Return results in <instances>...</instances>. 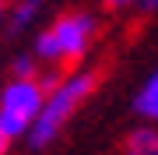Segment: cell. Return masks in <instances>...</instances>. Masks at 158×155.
Segmentation results:
<instances>
[{
  "instance_id": "obj_1",
  "label": "cell",
  "mask_w": 158,
  "mask_h": 155,
  "mask_svg": "<svg viewBox=\"0 0 158 155\" xmlns=\"http://www.w3.org/2000/svg\"><path fill=\"white\" fill-rule=\"evenodd\" d=\"M95 85H98V74L91 67H74L67 74H60L49 88H46L42 109H39V116H35L32 131L25 134L28 148L32 152L49 148V144L63 134V127L77 116V109L95 95Z\"/></svg>"
},
{
  "instance_id": "obj_2",
  "label": "cell",
  "mask_w": 158,
  "mask_h": 155,
  "mask_svg": "<svg viewBox=\"0 0 158 155\" xmlns=\"http://www.w3.org/2000/svg\"><path fill=\"white\" fill-rule=\"evenodd\" d=\"M98 35V18L88 11H67L53 18L46 28L35 35L32 57L46 67H63V63H81L88 57L91 42Z\"/></svg>"
},
{
  "instance_id": "obj_3",
  "label": "cell",
  "mask_w": 158,
  "mask_h": 155,
  "mask_svg": "<svg viewBox=\"0 0 158 155\" xmlns=\"http://www.w3.org/2000/svg\"><path fill=\"white\" fill-rule=\"evenodd\" d=\"M42 95L46 85L35 78H11L0 88V134L7 141H25V134L32 131L35 116L42 109Z\"/></svg>"
},
{
  "instance_id": "obj_4",
  "label": "cell",
  "mask_w": 158,
  "mask_h": 155,
  "mask_svg": "<svg viewBox=\"0 0 158 155\" xmlns=\"http://www.w3.org/2000/svg\"><path fill=\"white\" fill-rule=\"evenodd\" d=\"M42 7H46V0H11V7H7V14H4V28L11 35L32 32L35 21L42 18Z\"/></svg>"
},
{
  "instance_id": "obj_5",
  "label": "cell",
  "mask_w": 158,
  "mask_h": 155,
  "mask_svg": "<svg viewBox=\"0 0 158 155\" xmlns=\"http://www.w3.org/2000/svg\"><path fill=\"white\" fill-rule=\"evenodd\" d=\"M134 113L141 116L144 123L158 127V67L141 81V88L134 92Z\"/></svg>"
},
{
  "instance_id": "obj_6",
  "label": "cell",
  "mask_w": 158,
  "mask_h": 155,
  "mask_svg": "<svg viewBox=\"0 0 158 155\" xmlns=\"http://www.w3.org/2000/svg\"><path fill=\"white\" fill-rule=\"evenodd\" d=\"M119 155H158V127L155 123H141L123 138Z\"/></svg>"
},
{
  "instance_id": "obj_7",
  "label": "cell",
  "mask_w": 158,
  "mask_h": 155,
  "mask_svg": "<svg viewBox=\"0 0 158 155\" xmlns=\"http://www.w3.org/2000/svg\"><path fill=\"white\" fill-rule=\"evenodd\" d=\"M39 60L32 57V53H18L14 57V63H11V78H35L39 74Z\"/></svg>"
},
{
  "instance_id": "obj_8",
  "label": "cell",
  "mask_w": 158,
  "mask_h": 155,
  "mask_svg": "<svg viewBox=\"0 0 158 155\" xmlns=\"http://www.w3.org/2000/svg\"><path fill=\"white\" fill-rule=\"evenodd\" d=\"M137 7H141L144 14H158V0H137Z\"/></svg>"
},
{
  "instance_id": "obj_9",
  "label": "cell",
  "mask_w": 158,
  "mask_h": 155,
  "mask_svg": "<svg viewBox=\"0 0 158 155\" xmlns=\"http://www.w3.org/2000/svg\"><path fill=\"white\" fill-rule=\"evenodd\" d=\"M106 7H130V4H137V0H102Z\"/></svg>"
},
{
  "instance_id": "obj_10",
  "label": "cell",
  "mask_w": 158,
  "mask_h": 155,
  "mask_svg": "<svg viewBox=\"0 0 158 155\" xmlns=\"http://www.w3.org/2000/svg\"><path fill=\"white\" fill-rule=\"evenodd\" d=\"M4 14H7V0H0V28H4Z\"/></svg>"
}]
</instances>
